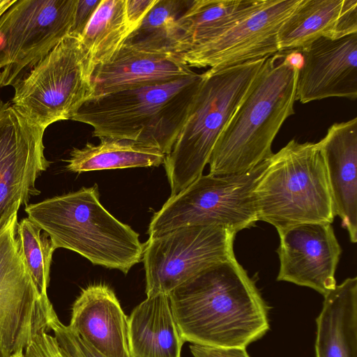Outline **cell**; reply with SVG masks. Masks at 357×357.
<instances>
[{
  "label": "cell",
  "instance_id": "6da1fadb",
  "mask_svg": "<svg viewBox=\"0 0 357 357\" xmlns=\"http://www.w3.org/2000/svg\"><path fill=\"white\" fill-rule=\"evenodd\" d=\"M169 296L185 342L246 349L270 328L268 307L235 257L204 269Z\"/></svg>",
  "mask_w": 357,
  "mask_h": 357
},
{
  "label": "cell",
  "instance_id": "7a4b0ae2",
  "mask_svg": "<svg viewBox=\"0 0 357 357\" xmlns=\"http://www.w3.org/2000/svg\"><path fill=\"white\" fill-rule=\"evenodd\" d=\"M203 73L129 88L86 101L71 120L93 136L127 139L169 154L188 115Z\"/></svg>",
  "mask_w": 357,
  "mask_h": 357
},
{
  "label": "cell",
  "instance_id": "3957f363",
  "mask_svg": "<svg viewBox=\"0 0 357 357\" xmlns=\"http://www.w3.org/2000/svg\"><path fill=\"white\" fill-rule=\"evenodd\" d=\"M298 71L284 51L266 59L213 147L209 174L243 173L272 156L275 136L295 114Z\"/></svg>",
  "mask_w": 357,
  "mask_h": 357
},
{
  "label": "cell",
  "instance_id": "277c9868",
  "mask_svg": "<svg viewBox=\"0 0 357 357\" xmlns=\"http://www.w3.org/2000/svg\"><path fill=\"white\" fill-rule=\"evenodd\" d=\"M24 211L56 249L72 250L94 265L124 274L142 261L144 243L102 205L96 184L28 204Z\"/></svg>",
  "mask_w": 357,
  "mask_h": 357
},
{
  "label": "cell",
  "instance_id": "5b68a950",
  "mask_svg": "<svg viewBox=\"0 0 357 357\" xmlns=\"http://www.w3.org/2000/svg\"><path fill=\"white\" fill-rule=\"evenodd\" d=\"M267 58L203 73L188 115L163 162L170 197L202 175L220 135Z\"/></svg>",
  "mask_w": 357,
  "mask_h": 357
},
{
  "label": "cell",
  "instance_id": "8992f818",
  "mask_svg": "<svg viewBox=\"0 0 357 357\" xmlns=\"http://www.w3.org/2000/svg\"><path fill=\"white\" fill-rule=\"evenodd\" d=\"M258 219L277 231L335 216L318 143L289 141L269 158L255 191Z\"/></svg>",
  "mask_w": 357,
  "mask_h": 357
},
{
  "label": "cell",
  "instance_id": "52a82bcc",
  "mask_svg": "<svg viewBox=\"0 0 357 357\" xmlns=\"http://www.w3.org/2000/svg\"><path fill=\"white\" fill-rule=\"evenodd\" d=\"M269 158L243 173L200 176L154 213L149 238L183 227H220L237 233L254 226L259 220L254 191Z\"/></svg>",
  "mask_w": 357,
  "mask_h": 357
},
{
  "label": "cell",
  "instance_id": "ba28073f",
  "mask_svg": "<svg viewBox=\"0 0 357 357\" xmlns=\"http://www.w3.org/2000/svg\"><path fill=\"white\" fill-rule=\"evenodd\" d=\"M93 73L79 39L69 35L13 86L12 105L45 130L71 120L93 96Z\"/></svg>",
  "mask_w": 357,
  "mask_h": 357
},
{
  "label": "cell",
  "instance_id": "9c48e42d",
  "mask_svg": "<svg viewBox=\"0 0 357 357\" xmlns=\"http://www.w3.org/2000/svg\"><path fill=\"white\" fill-rule=\"evenodd\" d=\"M77 0H17L0 18V87L14 86L69 36Z\"/></svg>",
  "mask_w": 357,
  "mask_h": 357
},
{
  "label": "cell",
  "instance_id": "30bf717a",
  "mask_svg": "<svg viewBox=\"0 0 357 357\" xmlns=\"http://www.w3.org/2000/svg\"><path fill=\"white\" fill-rule=\"evenodd\" d=\"M236 234L220 227L189 226L149 238L142 261L146 296L169 295L204 269L235 257Z\"/></svg>",
  "mask_w": 357,
  "mask_h": 357
},
{
  "label": "cell",
  "instance_id": "8fae6325",
  "mask_svg": "<svg viewBox=\"0 0 357 357\" xmlns=\"http://www.w3.org/2000/svg\"><path fill=\"white\" fill-rule=\"evenodd\" d=\"M45 130L0 98V231L40 193L36 181L50 165L44 154Z\"/></svg>",
  "mask_w": 357,
  "mask_h": 357
},
{
  "label": "cell",
  "instance_id": "7c38bea8",
  "mask_svg": "<svg viewBox=\"0 0 357 357\" xmlns=\"http://www.w3.org/2000/svg\"><path fill=\"white\" fill-rule=\"evenodd\" d=\"M301 0H264L254 12L214 39L178 54L189 66L215 71L280 52L278 33Z\"/></svg>",
  "mask_w": 357,
  "mask_h": 357
},
{
  "label": "cell",
  "instance_id": "4fadbf2b",
  "mask_svg": "<svg viewBox=\"0 0 357 357\" xmlns=\"http://www.w3.org/2000/svg\"><path fill=\"white\" fill-rule=\"evenodd\" d=\"M17 213L0 231V347L8 355L24 351L31 335L39 298L20 255Z\"/></svg>",
  "mask_w": 357,
  "mask_h": 357
},
{
  "label": "cell",
  "instance_id": "5bb4252c",
  "mask_svg": "<svg viewBox=\"0 0 357 357\" xmlns=\"http://www.w3.org/2000/svg\"><path fill=\"white\" fill-rule=\"evenodd\" d=\"M278 232L277 280L309 287L323 296L335 287L342 249L331 223H302Z\"/></svg>",
  "mask_w": 357,
  "mask_h": 357
},
{
  "label": "cell",
  "instance_id": "9a60e30c",
  "mask_svg": "<svg viewBox=\"0 0 357 357\" xmlns=\"http://www.w3.org/2000/svg\"><path fill=\"white\" fill-rule=\"evenodd\" d=\"M298 50L296 98L301 103L337 97L357 98V33L331 39L320 38Z\"/></svg>",
  "mask_w": 357,
  "mask_h": 357
},
{
  "label": "cell",
  "instance_id": "2e32d148",
  "mask_svg": "<svg viewBox=\"0 0 357 357\" xmlns=\"http://www.w3.org/2000/svg\"><path fill=\"white\" fill-rule=\"evenodd\" d=\"M68 326L105 357H132L128 317L114 291L105 284L82 290L73 305Z\"/></svg>",
  "mask_w": 357,
  "mask_h": 357
},
{
  "label": "cell",
  "instance_id": "e0dca14e",
  "mask_svg": "<svg viewBox=\"0 0 357 357\" xmlns=\"http://www.w3.org/2000/svg\"><path fill=\"white\" fill-rule=\"evenodd\" d=\"M195 73L174 52L147 50L124 43L109 61L95 69L91 98L135 86L165 83Z\"/></svg>",
  "mask_w": 357,
  "mask_h": 357
},
{
  "label": "cell",
  "instance_id": "ac0fdd59",
  "mask_svg": "<svg viewBox=\"0 0 357 357\" xmlns=\"http://www.w3.org/2000/svg\"><path fill=\"white\" fill-rule=\"evenodd\" d=\"M325 162L334 212L357 241V118L331 125L318 142Z\"/></svg>",
  "mask_w": 357,
  "mask_h": 357
},
{
  "label": "cell",
  "instance_id": "d6986e66",
  "mask_svg": "<svg viewBox=\"0 0 357 357\" xmlns=\"http://www.w3.org/2000/svg\"><path fill=\"white\" fill-rule=\"evenodd\" d=\"M357 33V0H301L278 33L280 52Z\"/></svg>",
  "mask_w": 357,
  "mask_h": 357
},
{
  "label": "cell",
  "instance_id": "ffe728a7",
  "mask_svg": "<svg viewBox=\"0 0 357 357\" xmlns=\"http://www.w3.org/2000/svg\"><path fill=\"white\" fill-rule=\"evenodd\" d=\"M132 357H181L183 341L168 294L146 296L128 317Z\"/></svg>",
  "mask_w": 357,
  "mask_h": 357
},
{
  "label": "cell",
  "instance_id": "44dd1931",
  "mask_svg": "<svg viewBox=\"0 0 357 357\" xmlns=\"http://www.w3.org/2000/svg\"><path fill=\"white\" fill-rule=\"evenodd\" d=\"M316 319L315 357H357V278L324 296Z\"/></svg>",
  "mask_w": 357,
  "mask_h": 357
},
{
  "label": "cell",
  "instance_id": "7402d4cb",
  "mask_svg": "<svg viewBox=\"0 0 357 357\" xmlns=\"http://www.w3.org/2000/svg\"><path fill=\"white\" fill-rule=\"evenodd\" d=\"M264 0H192L177 20L174 53L214 39L262 4Z\"/></svg>",
  "mask_w": 357,
  "mask_h": 357
},
{
  "label": "cell",
  "instance_id": "603a6c76",
  "mask_svg": "<svg viewBox=\"0 0 357 357\" xmlns=\"http://www.w3.org/2000/svg\"><path fill=\"white\" fill-rule=\"evenodd\" d=\"M165 155L159 150L132 141L102 137L94 144L87 142L82 148H74L66 160V169L82 173L96 170L132 167H158Z\"/></svg>",
  "mask_w": 357,
  "mask_h": 357
},
{
  "label": "cell",
  "instance_id": "cb8c5ba5",
  "mask_svg": "<svg viewBox=\"0 0 357 357\" xmlns=\"http://www.w3.org/2000/svg\"><path fill=\"white\" fill-rule=\"evenodd\" d=\"M132 32L125 0H101L79 38L93 72L117 53Z\"/></svg>",
  "mask_w": 357,
  "mask_h": 357
},
{
  "label": "cell",
  "instance_id": "d4e9b609",
  "mask_svg": "<svg viewBox=\"0 0 357 357\" xmlns=\"http://www.w3.org/2000/svg\"><path fill=\"white\" fill-rule=\"evenodd\" d=\"M191 2L189 0H158L125 43L147 50L174 53L178 39L177 20Z\"/></svg>",
  "mask_w": 357,
  "mask_h": 357
},
{
  "label": "cell",
  "instance_id": "484cf974",
  "mask_svg": "<svg viewBox=\"0 0 357 357\" xmlns=\"http://www.w3.org/2000/svg\"><path fill=\"white\" fill-rule=\"evenodd\" d=\"M28 218L17 224V239L22 260L39 299L48 300L50 266L56 250L50 238Z\"/></svg>",
  "mask_w": 357,
  "mask_h": 357
},
{
  "label": "cell",
  "instance_id": "4316f807",
  "mask_svg": "<svg viewBox=\"0 0 357 357\" xmlns=\"http://www.w3.org/2000/svg\"><path fill=\"white\" fill-rule=\"evenodd\" d=\"M45 321L49 331L53 333L60 346L71 357H105L82 339L68 326L61 323L52 303L46 307Z\"/></svg>",
  "mask_w": 357,
  "mask_h": 357
},
{
  "label": "cell",
  "instance_id": "83f0119b",
  "mask_svg": "<svg viewBox=\"0 0 357 357\" xmlns=\"http://www.w3.org/2000/svg\"><path fill=\"white\" fill-rule=\"evenodd\" d=\"M49 332L45 314H39L23 351L25 357H71Z\"/></svg>",
  "mask_w": 357,
  "mask_h": 357
},
{
  "label": "cell",
  "instance_id": "f1b7e54d",
  "mask_svg": "<svg viewBox=\"0 0 357 357\" xmlns=\"http://www.w3.org/2000/svg\"><path fill=\"white\" fill-rule=\"evenodd\" d=\"M101 0H77L73 22L69 35L79 38Z\"/></svg>",
  "mask_w": 357,
  "mask_h": 357
},
{
  "label": "cell",
  "instance_id": "f546056e",
  "mask_svg": "<svg viewBox=\"0 0 357 357\" xmlns=\"http://www.w3.org/2000/svg\"><path fill=\"white\" fill-rule=\"evenodd\" d=\"M157 1L158 0H125L126 17L132 31L138 28Z\"/></svg>",
  "mask_w": 357,
  "mask_h": 357
},
{
  "label": "cell",
  "instance_id": "4dcf8cb0",
  "mask_svg": "<svg viewBox=\"0 0 357 357\" xmlns=\"http://www.w3.org/2000/svg\"><path fill=\"white\" fill-rule=\"evenodd\" d=\"M190 350L193 357H250L246 349H225L191 344Z\"/></svg>",
  "mask_w": 357,
  "mask_h": 357
},
{
  "label": "cell",
  "instance_id": "1f68e13d",
  "mask_svg": "<svg viewBox=\"0 0 357 357\" xmlns=\"http://www.w3.org/2000/svg\"><path fill=\"white\" fill-rule=\"evenodd\" d=\"M17 0H0V18Z\"/></svg>",
  "mask_w": 357,
  "mask_h": 357
},
{
  "label": "cell",
  "instance_id": "d6a6232c",
  "mask_svg": "<svg viewBox=\"0 0 357 357\" xmlns=\"http://www.w3.org/2000/svg\"><path fill=\"white\" fill-rule=\"evenodd\" d=\"M23 351H21L15 353L10 356H9L8 357H25Z\"/></svg>",
  "mask_w": 357,
  "mask_h": 357
},
{
  "label": "cell",
  "instance_id": "836d02e7",
  "mask_svg": "<svg viewBox=\"0 0 357 357\" xmlns=\"http://www.w3.org/2000/svg\"><path fill=\"white\" fill-rule=\"evenodd\" d=\"M0 357H6L3 353L0 352Z\"/></svg>",
  "mask_w": 357,
  "mask_h": 357
}]
</instances>
